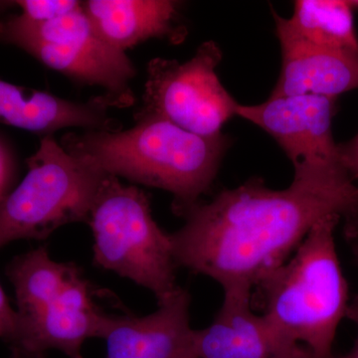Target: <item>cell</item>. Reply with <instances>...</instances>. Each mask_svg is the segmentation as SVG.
<instances>
[{"label":"cell","instance_id":"6da1fadb","mask_svg":"<svg viewBox=\"0 0 358 358\" xmlns=\"http://www.w3.org/2000/svg\"><path fill=\"white\" fill-rule=\"evenodd\" d=\"M294 169L284 189L253 178L185 209V224L171 234L178 267L210 278L223 291H253L313 226L329 216L343 218L358 199V183L341 164L303 160Z\"/></svg>","mask_w":358,"mask_h":358},{"label":"cell","instance_id":"7a4b0ae2","mask_svg":"<svg viewBox=\"0 0 358 358\" xmlns=\"http://www.w3.org/2000/svg\"><path fill=\"white\" fill-rule=\"evenodd\" d=\"M136 120L127 131L67 134L63 148L89 157L103 173L171 193L180 215L210 189L230 138L199 136L152 115Z\"/></svg>","mask_w":358,"mask_h":358},{"label":"cell","instance_id":"3957f363","mask_svg":"<svg viewBox=\"0 0 358 358\" xmlns=\"http://www.w3.org/2000/svg\"><path fill=\"white\" fill-rule=\"evenodd\" d=\"M341 217L322 219L279 268L256 287L264 317L282 343L306 346L317 358H334L350 291L336 248Z\"/></svg>","mask_w":358,"mask_h":358},{"label":"cell","instance_id":"277c9868","mask_svg":"<svg viewBox=\"0 0 358 358\" xmlns=\"http://www.w3.org/2000/svg\"><path fill=\"white\" fill-rule=\"evenodd\" d=\"M87 223L98 267L150 289L159 303L178 291L171 234L155 222L143 190L107 174Z\"/></svg>","mask_w":358,"mask_h":358},{"label":"cell","instance_id":"5b68a950","mask_svg":"<svg viewBox=\"0 0 358 358\" xmlns=\"http://www.w3.org/2000/svg\"><path fill=\"white\" fill-rule=\"evenodd\" d=\"M20 185L0 201V249L20 239H44L61 226L87 223L103 178L89 157L47 136L27 159Z\"/></svg>","mask_w":358,"mask_h":358},{"label":"cell","instance_id":"8992f818","mask_svg":"<svg viewBox=\"0 0 358 358\" xmlns=\"http://www.w3.org/2000/svg\"><path fill=\"white\" fill-rule=\"evenodd\" d=\"M0 43L14 45L46 67L65 76L106 90L110 107H129V82L136 68L124 52L96 34L83 7L49 21L36 22L20 14L0 18Z\"/></svg>","mask_w":358,"mask_h":358},{"label":"cell","instance_id":"52a82bcc","mask_svg":"<svg viewBox=\"0 0 358 358\" xmlns=\"http://www.w3.org/2000/svg\"><path fill=\"white\" fill-rule=\"evenodd\" d=\"M222 51L214 41L200 45L185 63L155 58L148 64L143 107L136 114L152 115L202 136L222 134L237 115L238 103L217 75Z\"/></svg>","mask_w":358,"mask_h":358},{"label":"cell","instance_id":"ba28073f","mask_svg":"<svg viewBox=\"0 0 358 358\" xmlns=\"http://www.w3.org/2000/svg\"><path fill=\"white\" fill-rule=\"evenodd\" d=\"M336 99L315 95L270 96L238 108L237 115L270 134L292 162H339L333 136Z\"/></svg>","mask_w":358,"mask_h":358},{"label":"cell","instance_id":"9c48e42d","mask_svg":"<svg viewBox=\"0 0 358 358\" xmlns=\"http://www.w3.org/2000/svg\"><path fill=\"white\" fill-rule=\"evenodd\" d=\"M94 289L80 268L60 294L29 322L20 324L13 358H45L56 350L69 358H83L82 346L89 338H102L108 315L96 307Z\"/></svg>","mask_w":358,"mask_h":358},{"label":"cell","instance_id":"30bf717a","mask_svg":"<svg viewBox=\"0 0 358 358\" xmlns=\"http://www.w3.org/2000/svg\"><path fill=\"white\" fill-rule=\"evenodd\" d=\"M192 298L180 288L145 317L109 315L102 339L107 358H192L195 334L190 324Z\"/></svg>","mask_w":358,"mask_h":358},{"label":"cell","instance_id":"8fae6325","mask_svg":"<svg viewBox=\"0 0 358 358\" xmlns=\"http://www.w3.org/2000/svg\"><path fill=\"white\" fill-rule=\"evenodd\" d=\"M282 69L270 96L315 95L338 99L358 89V53L308 43L275 27Z\"/></svg>","mask_w":358,"mask_h":358},{"label":"cell","instance_id":"7c38bea8","mask_svg":"<svg viewBox=\"0 0 358 358\" xmlns=\"http://www.w3.org/2000/svg\"><path fill=\"white\" fill-rule=\"evenodd\" d=\"M180 2L173 0H88L85 13L106 44L124 52L152 38L179 44L187 30L180 20Z\"/></svg>","mask_w":358,"mask_h":358},{"label":"cell","instance_id":"4fadbf2b","mask_svg":"<svg viewBox=\"0 0 358 358\" xmlns=\"http://www.w3.org/2000/svg\"><path fill=\"white\" fill-rule=\"evenodd\" d=\"M252 292L223 291L220 310L195 334L192 358H274L282 345L263 315L252 308Z\"/></svg>","mask_w":358,"mask_h":358},{"label":"cell","instance_id":"5bb4252c","mask_svg":"<svg viewBox=\"0 0 358 358\" xmlns=\"http://www.w3.org/2000/svg\"><path fill=\"white\" fill-rule=\"evenodd\" d=\"M106 110L96 99L89 103L71 102L48 92L0 80V124L31 133L49 134L70 127L107 129L112 120Z\"/></svg>","mask_w":358,"mask_h":358},{"label":"cell","instance_id":"9a60e30c","mask_svg":"<svg viewBox=\"0 0 358 358\" xmlns=\"http://www.w3.org/2000/svg\"><path fill=\"white\" fill-rule=\"evenodd\" d=\"M275 27L317 46L358 53L353 10L348 0H298L293 15L273 11Z\"/></svg>","mask_w":358,"mask_h":358},{"label":"cell","instance_id":"2e32d148","mask_svg":"<svg viewBox=\"0 0 358 358\" xmlns=\"http://www.w3.org/2000/svg\"><path fill=\"white\" fill-rule=\"evenodd\" d=\"M79 268L74 263H59L40 247L16 257L6 273L15 289L20 324L29 322L60 294Z\"/></svg>","mask_w":358,"mask_h":358},{"label":"cell","instance_id":"e0dca14e","mask_svg":"<svg viewBox=\"0 0 358 358\" xmlns=\"http://www.w3.org/2000/svg\"><path fill=\"white\" fill-rule=\"evenodd\" d=\"M0 6L18 7L20 15L27 20L42 22L60 17L76 10L81 1L76 0H18L0 2Z\"/></svg>","mask_w":358,"mask_h":358},{"label":"cell","instance_id":"ac0fdd59","mask_svg":"<svg viewBox=\"0 0 358 358\" xmlns=\"http://www.w3.org/2000/svg\"><path fill=\"white\" fill-rule=\"evenodd\" d=\"M20 320L17 310H14L0 286V338L13 348L20 336Z\"/></svg>","mask_w":358,"mask_h":358},{"label":"cell","instance_id":"d6986e66","mask_svg":"<svg viewBox=\"0 0 358 358\" xmlns=\"http://www.w3.org/2000/svg\"><path fill=\"white\" fill-rule=\"evenodd\" d=\"M339 162L355 182L358 180V134L346 143H338Z\"/></svg>","mask_w":358,"mask_h":358},{"label":"cell","instance_id":"ffe728a7","mask_svg":"<svg viewBox=\"0 0 358 358\" xmlns=\"http://www.w3.org/2000/svg\"><path fill=\"white\" fill-rule=\"evenodd\" d=\"M343 233L346 242L358 240V199L343 217Z\"/></svg>","mask_w":358,"mask_h":358},{"label":"cell","instance_id":"44dd1931","mask_svg":"<svg viewBox=\"0 0 358 358\" xmlns=\"http://www.w3.org/2000/svg\"><path fill=\"white\" fill-rule=\"evenodd\" d=\"M274 358H317L306 346L299 343H282Z\"/></svg>","mask_w":358,"mask_h":358},{"label":"cell","instance_id":"7402d4cb","mask_svg":"<svg viewBox=\"0 0 358 358\" xmlns=\"http://www.w3.org/2000/svg\"><path fill=\"white\" fill-rule=\"evenodd\" d=\"M346 319L352 322L357 327V338H355V343H353L350 352L339 358H358V294L350 301L348 313H346Z\"/></svg>","mask_w":358,"mask_h":358},{"label":"cell","instance_id":"603a6c76","mask_svg":"<svg viewBox=\"0 0 358 358\" xmlns=\"http://www.w3.org/2000/svg\"><path fill=\"white\" fill-rule=\"evenodd\" d=\"M9 176H10V169H9L8 159L3 148L0 147V201L6 197L4 192L8 185Z\"/></svg>","mask_w":358,"mask_h":358},{"label":"cell","instance_id":"cb8c5ba5","mask_svg":"<svg viewBox=\"0 0 358 358\" xmlns=\"http://www.w3.org/2000/svg\"><path fill=\"white\" fill-rule=\"evenodd\" d=\"M348 244L350 246V252H352L353 260H355V263L357 264L358 268V240L348 242Z\"/></svg>","mask_w":358,"mask_h":358},{"label":"cell","instance_id":"d4e9b609","mask_svg":"<svg viewBox=\"0 0 358 358\" xmlns=\"http://www.w3.org/2000/svg\"><path fill=\"white\" fill-rule=\"evenodd\" d=\"M348 3L352 7V10L358 9V0H348Z\"/></svg>","mask_w":358,"mask_h":358}]
</instances>
